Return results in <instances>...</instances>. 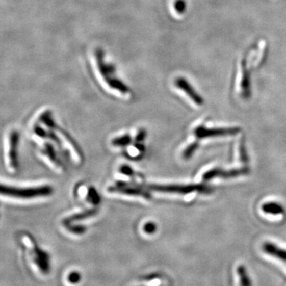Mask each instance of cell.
<instances>
[{
    "label": "cell",
    "instance_id": "1",
    "mask_svg": "<svg viewBox=\"0 0 286 286\" xmlns=\"http://www.w3.org/2000/svg\"><path fill=\"white\" fill-rule=\"evenodd\" d=\"M96 61H97L98 69L100 72L101 76H103L106 83L111 88L119 91L122 93H128L130 92V89L126 85L122 83L120 80L116 77V69L115 67L112 64L106 63L105 61V53L102 49H96L95 53Z\"/></svg>",
    "mask_w": 286,
    "mask_h": 286
},
{
    "label": "cell",
    "instance_id": "2",
    "mask_svg": "<svg viewBox=\"0 0 286 286\" xmlns=\"http://www.w3.org/2000/svg\"><path fill=\"white\" fill-rule=\"evenodd\" d=\"M149 191L158 193H175L186 195L189 193H198L200 194H211L214 189L205 184H193V185H150L146 186Z\"/></svg>",
    "mask_w": 286,
    "mask_h": 286
},
{
    "label": "cell",
    "instance_id": "3",
    "mask_svg": "<svg viewBox=\"0 0 286 286\" xmlns=\"http://www.w3.org/2000/svg\"><path fill=\"white\" fill-rule=\"evenodd\" d=\"M1 193L5 196H13L16 198L31 199L38 196H47L53 193V188L49 186L39 187L17 188L11 186H1Z\"/></svg>",
    "mask_w": 286,
    "mask_h": 286
},
{
    "label": "cell",
    "instance_id": "4",
    "mask_svg": "<svg viewBox=\"0 0 286 286\" xmlns=\"http://www.w3.org/2000/svg\"><path fill=\"white\" fill-rule=\"evenodd\" d=\"M241 132V128H206L200 126L194 130V135L197 139H207V138L223 137V136H232Z\"/></svg>",
    "mask_w": 286,
    "mask_h": 286
},
{
    "label": "cell",
    "instance_id": "5",
    "mask_svg": "<svg viewBox=\"0 0 286 286\" xmlns=\"http://www.w3.org/2000/svg\"><path fill=\"white\" fill-rule=\"evenodd\" d=\"M250 173V169L247 167L240 168V169H232L226 170L220 168H214L206 172L203 175V181H209L213 178L230 179L237 177V176H244Z\"/></svg>",
    "mask_w": 286,
    "mask_h": 286
},
{
    "label": "cell",
    "instance_id": "6",
    "mask_svg": "<svg viewBox=\"0 0 286 286\" xmlns=\"http://www.w3.org/2000/svg\"><path fill=\"white\" fill-rule=\"evenodd\" d=\"M108 191L111 193H122V194L129 195V196H141L148 200L151 197V195L148 191L140 189V188L131 187L122 182H119L116 184V186H111L108 189Z\"/></svg>",
    "mask_w": 286,
    "mask_h": 286
},
{
    "label": "cell",
    "instance_id": "7",
    "mask_svg": "<svg viewBox=\"0 0 286 286\" xmlns=\"http://www.w3.org/2000/svg\"><path fill=\"white\" fill-rule=\"evenodd\" d=\"M175 85H176L177 88H180V90L186 92L188 96H189L196 105H200H200H203V103H204V100H203V98L200 96L198 92L195 91L194 88L189 83V81H188L187 80L182 77L177 78V79H176V81H175Z\"/></svg>",
    "mask_w": 286,
    "mask_h": 286
},
{
    "label": "cell",
    "instance_id": "8",
    "mask_svg": "<svg viewBox=\"0 0 286 286\" xmlns=\"http://www.w3.org/2000/svg\"><path fill=\"white\" fill-rule=\"evenodd\" d=\"M19 142V134L14 131L11 132L10 136L9 158L11 166L13 169H17L18 166V145Z\"/></svg>",
    "mask_w": 286,
    "mask_h": 286
},
{
    "label": "cell",
    "instance_id": "9",
    "mask_svg": "<svg viewBox=\"0 0 286 286\" xmlns=\"http://www.w3.org/2000/svg\"><path fill=\"white\" fill-rule=\"evenodd\" d=\"M263 250L266 254H269L272 257H276L277 259L286 264V250H284V249L278 247L274 243L267 242L263 244Z\"/></svg>",
    "mask_w": 286,
    "mask_h": 286
},
{
    "label": "cell",
    "instance_id": "10",
    "mask_svg": "<svg viewBox=\"0 0 286 286\" xmlns=\"http://www.w3.org/2000/svg\"><path fill=\"white\" fill-rule=\"evenodd\" d=\"M97 213L98 209H89V210L85 211V212H83V213L72 215V216L66 218V219L64 220L63 223L65 224V226L69 225V224H71V223H73V222L80 221V220H85L87 218L92 217V216H93L94 215L96 214Z\"/></svg>",
    "mask_w": 286,
    "mask_h": 286
},
{
    "label": "cell",
    "instance_id": "11",
    "mask_svg": "<svg viewBox=\"0 0 286 286\" xmlns=\"http://www.w3.org/2000/svg\"><path fill=\"white\" fill-rule=\"evenodd\" d=\"M263 212L267 214L280 215L284 212V207L277 202H268L263 204L262 207Z\"/></svg>",
    "mask_w": 286,
    "mask_h": 286
},
{
    "label": "cell",
    "instance_id": "12",
    "mask_svg": "<svg viewBox=\"0 0 286 286\" xmlns=\"http://www.w3.org/2000/svg\"><path fill=\"white\" fill-rule=\"evenodd\" d=\"M237 272L238 275L240 277V286H251V281L244 266H240L238 267Z\"/></svg>",
    "mask_w": 286,
    "mask_h": 286
},
{
    "label": "cell",
    "instance_id": "13",
    "mask_svg": "<svg viewBox=\"0 0 286 286\" xmlns=\"http://www.w3.org/2000/svg\"><path fill=\"white\" fill-rule=\"evenodd\" d=\"M199 146H200V144H199V142H193L192 144L188 146L187 148H186L183 152L184 159H186V160H188V159L192 158L193 155L194 154L195 152L198 149Z\"/></svg>",
    "mask_w": 286,
    "mask_h": 286
},
{
    "label": "cell",
    "instance_id": "14",
    "mask_svg": "<svg viewBox=\"0 0 286 286\" xmlns=\"http://www.w3.org/2000/svg\"><path fill=\"white\" fill-rule=\"evenodd\" d=\"M132 142V137L129 135H125L122 137L116 138L112 140V145L115 146H125Z\"/></svg>",
    "mask_w": 286,
    "mask_h": 286
},
{
    "label": "cell",
    "instance_id": "15",
    "mask_svg": "<svg viewBox=\"0 0 286 286\" xmlns=\"http://www.w3.org/2000/svg\"><path fill=\"white\" fill-rule=\"evenodd\" d=\"M45 153L48 155L50 160H52L54 163H56L57 165L61 164V162L58 160L56 152L54 150V148L53 147L52 145L49 144V143H45Z\"/></svg>",
    "mask_w": 286,
    "mask_h": 286
},
{
    "label": "cell",
    "instance_id": "16",
    "mask_svg": "<svg viewBox=\"0 0 286 286\" xmlns=\"http://www.w3.org/2000/svg\"><path fill=\"white\" fill-rule=\"evenodd\" d=\"M240 161L243 163H247L249 162V157L247 154V148L245 146L244 141H241L240 145Z\"/></svg>",
    "mask_w": 286,
    "mask_h": 286
},
{
    "label": "cell",
    "instance_id": "17",
    "mask_svg": "<svg viewBox=\"0 0 286 286\" xmlns=\"http://www.w3.org/2000/svg\"><path fill=\"white\" fill-rule=\"evenodd\" d=\"M65 227H67V229H68L69 231L74 233V234H83V233L86 231V227H85V226L71 225V224H69V225L65 226Z\"/></svg>",
    "mask_w": 286,
    "mask_h": 286
},
{
    "label": "cell",
    "instance_id": "18",
    "mask_svg": "<svg viewBox=\"0 0 286 286\" xmlns=\"http://www.w3.org/2000/svg\"><path fill=\"white\" fill-rule=\"evenodd\" d=\"M174 8L178 14H183L186 10V3L185 0H176L174 4Z\"/></svg>",
    "mask_w": 286,
    "mask_h": 286
},
{
    "label": "cell",
    "instance_id": "19",
    "mask_svg": "<svg viewBox=\"0 0 286 286\" xmlns=\"http://www.w3.org/2000/svg\"><path fill=\"white\" fill-rule=\"evenodd\" d=\"M88 198L90 199L91 201L94 203V204H97L100 201L99 195L97 194L96 191L93 188H91L88 191Z\"/></svg>",
    "mask_w": 286,
    "mask_h": 286
},
{
    "label": "cell",
    "instance_id": "20",
    "mask_svg": "<svg viewBox=\"0 0 286 286\" xmlns=\"http://www.w3.org/2000/svg\"><path fill=\"white\" fill-rule=\"evenodd\" d=\"M143 230L147 234H153L157 230L156 224L154 223H152V222H149V223L145 224Z\"/></svg>",
    "mask_w": 286,
    "mask_h": 286
},
{
    "label": "cell",
    "instance_id": "21",
    "mask_svg": "<svg viewBox=\"0 0 286 286\" xmlns=\"http://www.w3.org/2000/svg\"><path fill=\"white\" fill-rule=\"evenodd\" d=\"M35 132L37 135L41 138H48V132L45 131V129L39 126H35Z\"/></svg>",
    "mask_w": 286,
    "mask_h": 286
},
{
    "label": "cell",
    "instance_id": "22",
    "mask_svg": "<svg viewBox=\"0 0 286 286\" xmlns=\"http://www.w3.org/2000/svg\"><path fill=\"white\" fill-rule=\"evenodd\" d=\"M81 280V275H80L79 273L77 272H72L69 274V281H70L71 283H78Z\"/></svg>",
    "mask_w": 286,
    "mask_h": 286
},
{
    "label": "cell",
    "instance_id": "23",
    "mask_svg": "<svg viewBox=\"0 0 286 286\" xmlns=\"http://www.w3.org/2000/svg\"><path fill=\"white\" fill-rule=\"evenodd\" d=\"M146 137V132L145 129H141L138 133L137 136L135 138V141L137 142H141L144 140Z\"/></svg>",
    "mask_w": 286,
    "mask_h": 286
},
{
    "label": "cell",
    "instance_id": "24",
    "mask_svg": "<svg viewBox=\"0 0 286 286\" xmlns=\"http://www.w3.org/2000/svg\"><path fill=\"white\" fill-rule=\"evenodd\" d=\"M120 173L123 174L127 175V176H132L134 174L133 169L127 166H123L120 168Z\"/></svg>",
    "mask_w": 286,
    "mask_h": 286
}]
</instances>
